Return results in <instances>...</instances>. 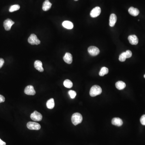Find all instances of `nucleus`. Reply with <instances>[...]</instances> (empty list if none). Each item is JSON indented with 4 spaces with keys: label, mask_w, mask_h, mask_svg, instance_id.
<instances>
[{
    "label": "nucleus",
    "mask_w": 145,
    "mask_h": 145,
    "mask_svg": "<svg viewBox=\"0 0 145 145\" xmlns=\"http://www.w3.org/2000/svg\"><path fill=\"white\" fill-rule=\"evenodd\" d=\"M82 120V116L80 113H75L72 116V122L75 125H77V124L81 123Z\"/></svg>",
    "instance_id": "f257e3e1"
},
{
    "label": "nucleus",
    "mask_w": 145,
    "mask_h": 145,
    "mask_svg": "<svg viewBox=\"0 0 145 145\" xmlns=\"http://www.w3.org/2000/svg\"><path fill=\"white\" fill-rule=\"evenodd\" d=\"M102 92V88L98 85H94L91 88L89 94L92 97H95L97 95L101 94Z\"/></svg>",
    "instance_id": "f03ea898"
},
{
    "label": "nucleus",
    "mask_w": 145,
    "mask_h": 145,
    "mask_svg": "<svg viewBox=\"0 0 145 145\" xmlns=\"http://www.w3.org/2000/svg\"><path fill=\"white\" fill-rule=\"evenodd\" d=\"M28 42L31 45H38L40 43V41L38 39L34 34H31L28 39Z\"/></svg>",
    "instance_id": "7ed1b4c3"
},
{
    "label": "nucleus",
    "mask_w": 145,
    "mask_h": 145,
    "mask_svg": "<svg viewBox=\"0 0 145 145\" xmlns=\"http://www.w3.org/2000/svg\"><path fill=\"white\" fill-rule=\"evenodd\" d=\"M27 126L30 130H38L41 128V126L39 124L34 122H29L27 124Z\"/></svg>",
    "instance_id": "20e7f679"
},
{
    "label": "nucleus",
    "mask_w": 145,
    "mask_h": 145,
    "mask_svg": "<svg viewBox=\"0 0 145 145\" xmlns=\"http://www.w3.org/2000/svg\"><path fill=\"white\" fill-rule=\"evenodd\" d=\"M31 119L35 121H40L42 119V116L40 113L35 111L33 113H31L30 115Z\"/></svg>",
    "instance_id": "39448f33"
},
{
    "label": "nucleus",
    "mask_w": 145,
    "mask_h": 145,
    "mask_svg": "<svg viewBox=\"0 0 145 145\" xmlns=\"http://www.w3.org/2000/svg\"><path fill=\"white\" fill-rule=\"evenodd\" d=\"M88 52L91 56H96L99 54L100 50L96 46H91L88 48Z\"/></svg>",
    "instance_id": "423d86ee"
},
{
    "label": "nucleus",
    "mask_w": 145,
    "mask_h": 145,
    "mask_svg": "<svg viewBox=\"0 0 145 145\" xmlns=\"http://www.w3.org/2000/svg\"><path fill=\"white\" fill-rule=\"evenodd\" d=\"M14 22L10 19H7L4 21L3 23V26L6 31L10 30L11 27L14 24Z\"/></svg>",
    "instance_id": "0eeeda50"
},
{
    "label": "nucleus",
    "mask_w": 145,
    "mask_h": 145,
    "mask_svg": "<svg viewBox=\"0 0 145 145\" xmlns=\"http://www.w3.org/2000/svg\"><path fill=\"white\" fill-rule=\"evenodd\" d=\"M101 9L99 7H96L94 8L90 12L91 17L93 18L96 17L100 15L101 13Z\"/></svg>",
    "instance_id": "6e6552de"
},
{
    "label": "nucleus",
    "mask_w": 145,
    "mask_h": 145,
    "mask_svg": "<svg viewBox=\"0 0 145 145\" xmlns=\"http://www.w3.org/2000/svg\"><path fill=\"white\" fill-rule=\"evenodd\" d=\"M24 93L27 95H34L35 91L32 85H29L26 87L25 89Z\"/></svg>",
    "instance_id": "1a4fd4ad"
},
{
    "label": "nucleus",
    "mask_w": 145,
    "mask_h": 145,
    "mask_svg": "<svg viewBox=\"0 0 145 145\" xmlns=\"http://www.w3.org/2000/svg\"><path fill=\"white\" fill-rule=\"evenodd\" d=\"M128 39L130 43L132 45H137L138 44V39L136 35H130Z\"/></svg>",
    "instance_id": "9d476101"
},
{
    "label": "nucleus",
    "mask_w": 145,
    "mask_h": 145,
    "mask_svg": "<svg viewBox=\"0 0 145 145\" xmlns=\"http://www.w3.org/2000/svg\"><path fill=\"white\" fill-rule=\"evenodd\" d=\"M34 66L35 69L38 70L39 71L42 72L44 71L43 68L42 67V63L41 61H39V60L35 61L34 62Z\"/></svg>",
    "instance_id": "9b49d317"
},
{
    "label": "nucleus",
    "mask_w": 145,
    "mask_h": 145,
    "mask_svg": "<svg viewBox=\"0 0 145 145\" xmlns=\"http://www.w3.org/2000/svg\"><path fill=\"white\" fill-rule=\"evenodd\" d=\"M63 60L67 64H71L72 61V57L71 54L69 52L66 53L63 57Z\"/></svg>",
    "instance_id": "f8f14e48"
},
{
    "label": "nucleus",
    "mask_w": 145,
    "mask_h": 145,
    "mask_svg": "<svg viewBox=\"0 0 145 145\" xmlns=\"http://www.w3.org/2000/svg\"><path fill=\"white\" fill-rule=\"evenodd\" d=\"M117 20V16L115 14H112L110 15L109 19V25L111 27H114Z\"/></svg>",
    "instance_id": "ddd939ff"
},
{
    "label": "nucleus",
    "mask_w": 145,
    "mask_h": 145,
    "mask_svg": "<svg viewBox=\"0 0 145 145\" xmlns=\"http://www.w3.org/2000/svg\"><path fill=\"white\" fill-rule=\"evenodd\" d=\"M112 123L114 125L120 126L123 125V122L119 118H114L112 119Z\"/></svg>",
    "instance_id": "4468645a"
},
{
    "label": "nucleus",
    "mask_w": 145,
    "mask_h": 145,
    "mask_svg": "<svg viewBox=\"0 0 145 145\" xmlns=\"http://www.w3.org/2000/svg\"><path fill=\"white\" fill-rule=\"evenodd\" d=\"M128 12L131 15L133 16H137L139 13V10L137 8H134L132 7H130L129 9Z\"/></svg>",
    "instance_id": "2eb2a0df"
},
{
    "label": "nucleus",
    "mask_w": 145,
    "mask_h": 145,
    "mask_svg": "<svg viewBox=\"0 0 145 145\" xmlns=\"http://www.w3.org/2000/svg\"><path fill=\"white\" fill-rule=\"evenodd\" d=\"M52 4L50 3L49 0H46L44 2L42 5V9L44 11H47L51 8Z\"/></svg>",
    "instance_id": "dca6fc26"
},
{
    "label": "nucleus",
    "mask_w": 145,
    "mask_h": 145,
    "mask_svg": "<svg viewBox=\"0 0 145 145\" xmlns=\"http://www.w3.org/2000/svg\"><path fill=\"white\" fill-rule=\"evenodd\" d=\"M62 25L64 28L67 29H72L74 28V24L71 22L69 21H65L63 22Z\"/></svg>",
    "instance_id": "f3484780"
},
{
    "label": "nucleus",
    "mask_w": 145,
    "mask_h": 145,
    "mask_svg": "<svg viewBox=\"0 0 145 145\" xmlns=\"http://www.w3.org/2000/svg\"><path fill=\"white\" fill-rule=\"evenodd\" d=\"M115 86L119 90H122L125 87L126 84L123 81H118L115 84Z\"/></svg>",
    "instance_id": "a211bd4d"
},
{
    "label": "nucleus",
    "mask_w": 145,
    "mask_h": 145,
    "mask_svg": "<svg viewBox=\"0 0 145 145\" xmlns=\"http://www.w3.org/2000/svg\"><path fill=\"white\" fill-rule=\"evenodd\" d=\"M55 105L54 100L53 98H50L46 102V106L47 108L50 109H52L54 108Z\"/></svg>",
    "instance_id": "6ab92c4d"
},
{
    "label": "nucleus",
    "mask_w": 145,
    "mask_h": 145,
    "mask_svg": "<svg viewBox=\"0 0 145 145\" xmlns=\"http://www.w3.org/2000/svg\"><path fill=\"white\" fill-rule=\"evenodd\" d=\"M108 72V69L106 67H103L101 68L99 72V75L100 76H103L107 74Z\"/></svg>",
    "instance_id": "aec40b11"
},
{
    "label": "nucleus",
    "mask_w": 145,
    "mask_h": 145,
    "mask_svg": "<svg viewBox=\"0 0 145 145\" xmlns=\"http://www.w3.org/2000/svg\"><path fill=\"white\" fill-rule=\"evenodd\" d=\"M63 84L66 87L68 88H71L72 87V83L71 81L69 80H66L64 81Z\"/></svg>",
    "instance_id": "412c9836"
},
{
    "label": "nucleus",
    "mask_w": 145,
    "mask_h": 145,
    "mask_svg": "<svg viewBox=\"0 0 145 145\" xmlns=\"http://www.w3.org/2000/svg\"><path fill=\"white\" fill-rule=\"evenodd\" d=\"M20 9V6L18 5H12L9 8V11L10 12H13L15 11H17Z\"/></svg>",
    "instance_id": "4be33fe9"
},
{
    "label": "nucleus",
    "mask_w": 145,
    "mask_h": 145,
    "mask_svg": "<svg viewBox=\"0 0 145 145\" xmlns=\"http://www.w3.org/2000/svg\"><path fill=\"white\" fill-rule=\"evenodd\" d=\"M125 52H123L120 55L119 57V60L121 62H124L126 59Z\"/></svg>",
    "instance_id": "5701e85b"
},
{
    "label": "nucleus",
    "mask_w": 145,
    "mask_h": 145,
    "mask_svg": "<svg viewBox=\"0 0 145 145\" xmlns=\"http://www.w3.org/2000/svg\"><path fill=\"white\" fill-rule=\"evenodd\" d=\"M68 93L71 97V98L72 99H74V98H75V97L77 95L76 92L72 90H69L68 92Z\"/></svg>",
    "instance_id": "b1692460"
},
{
    "label": "nucleus",
    "mask_w": 145,
    "mask_h": 145,
    "mask_svg": "<svg viewBox=\"0 0 145 145\" xmlns=\"http://www.w3.org/2000/svg\"><path fill=\"white\" fill-rule=\"evenodd\" d=\"M125 52L126 56V59L127 58H130L131 57L132 55V52L130 50H126Z\"/></svg>",
    "instance_id": "393cba45"
},
{
    "label": "nucleus",
    "mask_w": 145,
    "mask_h": 145,
    "mask_svg": "<svg viewBox=\"0 0 145 145\" xmlns=\"http://www.w3.org/2000/svg\"><path fill=\"white\" fill-rule=\"evenodd\" d=\"M140 122L141 124L145 126V115H143L140 118Z\"/></svg>",
    "instance_id": "a878e982"
},
{
    "label": "nucleus",
    "mask_w": 145,
    "mask_h": 145,
    "mask_svg": "<svg viewBox=\"0 0 145 145\" xmlns=\"http://www.w3.org/2000/svg\"><path fill=\"white\" fill-rule=\"evenodd\" d=\"M4 62L5 61H4V59H2V58H0V69L3 67Z\"/></svg>",
    "instance_id": "bb28decb"
},
{
    "label": "nucleus",
    "mask_w": 145,
    "mask_h": 145,
    "mask_svg": "<svg viewBox=\"0 0 145 145\" xmlns=\"http://www.w3.org/2000/svg\"><path fill=\"white\" fill-rule=\"evenodd\" d=\"M5 101V97L2 96V95H0V103L1 102H3Z\"/></svg>",
    "instance_id": "cd10ccee"
},
{
    "label": "nucleus",
    "mask_w": 145,
    "mask_h": 145,
    "mask_svg": "<svg viewBox=\"0 0 145 145\" xmlns=\"http://www.w3.org/2000/svg\"><path fill=\"white\" fill-rule=\"evenodd\" d=\"M6 143L5 142H4L2 140H0V145H6Z\"/></svg>",
    "instance_id": "c85d7f7f"
},
{
    "label": "nucleus",
    "mask_w": 145,
    "mask_h": 145,
    "mask_svg": "<svg viewBox=\"0 0 145 145\" xmlns=\"http://www.w3.org/2000/svg\"><path fill=\"white\" fill-rule=\"evenodd\" d=\"M75 1H78V0H74Z\"/></svg>",
    "instance_id": "c756f323"
},
{
    "label": "nucleus",
    "mask_w": 145,
    "mask_h": 145,
    "mask_svg": "<svg viewBox=\"0 0 145 145\" xmlns=\"http://www.w3.org/2000/svg\"><path fill=\"white\" fill-rule=\"evenodd\" d=\"M144 78H145V74L144 75Z\"/></svg>",
    "instance_id": "7c9ffc66"
},
{
    "label": "nucleus",
    "mask_w": 145,
    "mask_h": 145,
    "mask_svg": "<svg viewBox=\"0 0 145 145\" xmlns=\"http://www.w3.org/2000/svg\"><path fill=\"white\" fill-rule=\"evenodd\" d=\"M1 140V139H0V140Z\"/></svg>",
    "instance_id": "2f4dec72"
}]
</instances>
